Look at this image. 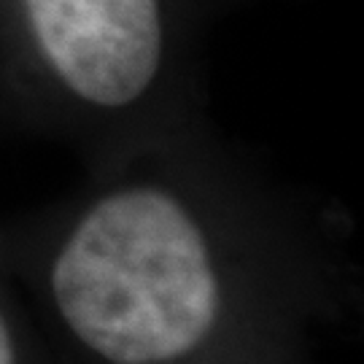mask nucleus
Returning a JSON list of instances; mask_svg holds the SVG:
<instances>
[{"instance_id":"7ed1b4c3","label":"nucleus","mask_w":364,"mask_h":364,"mask_svg":"<svg viewBox=\"0 0 364 364\" xmlns=\"http://www.w3.org/2000/svg\"><path fill=\"white\" fill-rule=\"evenodd\" d=\"M0 364H68L0 262Z\"/></svg>"},{"instance_id":"f03ea898","label":"nucleus","mask_w":364,"mask_h":364,"mask_svg":"<svg viewBox=\"0 0 364 364\" xmlns=\"http://www.w3.org/2000/svg\"><path fill=\"white\" fill-rule=\"evenodd\" d=\"M30 54L65 103L124 119L154 97L170 60L159 0H22Z\"/></svg>"},{"instance_id":"f257e3e1","label":"nucleus","mask_w":364,"mask_h":364,"mask_svg":"<svg viewBox=\"0 0 364 364\" xmlns=\"http://www.w3.org/2000/svg\"><path fill=\"white\" fill-rule=\"evenodd\" d=\"M0 262L68 364H324L364 321L348 210L186 156L0 216Z\"/></svg>"}]
</instances>
